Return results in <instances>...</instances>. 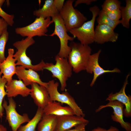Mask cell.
<instances>
[{"label":"cell","mask_w":131,"mask_h":131,"mask_svg":"<svg viewBox=\"0 0 131 131\" xmlns=\"http://www.w3.org/2000/svg\"><path fill=\"white\" fill-rule=\"evenodd\" d=\"M71 51L67 59L76 73L86 70L92 50L89 45L72 41L69 46Z\"/></svg>","instance_id":"1"},{"label":"cell","mask_w":131,"mask_h":131,"mask_svg":"<svg viewBox=\"0 0 131 131\" xmlns=\"http://www.w3.org/2000/svg\"><path fill=\"white\" fill-rule=\"evenodd\" d=\"M35 42V41L32 37H28L13 43V46L17 49L13 55V57L17 61L16 65L21 66L25 69H31L36 71L44 70L46 63L42 60L39 64L33 65L30 59L26 55L27 49Z\"/></svg>","instance_id":"2"},{"label":"cell","mask_w":131,"mask_h":131,"mask_svg":"<svg viewBox=\"0 0 131 131\" xmlns=\"http://www.w3.org/2000/svg\"><path fill=\"white\" fill-rule=\"evenodd\" d=\"M89 10L92 14L91 19L84 22L80 27L68 31L74 38H77L80 43L86 45H89L94 42V24L96 17L100 10L96 5L90 7Z\"/></svg>","instance_id":"3"},{"label":"cell","mask_w":131,"mask_h":131,"mask_svg":"<svg viewBox=\"0 0 131 131\" xmlns=\"http://www.w3.org/2000/svg\"><path fill=\"white\" fill-rule=\"evenodd\" d=\"M55 60V64L52 63H46L44 70L50 71L53 77L58 80L61 84V90L63 91L66 87L67 81L72 75V68L67 59L60 57L57 55Z\"/></svg>","instance_id":"4"},{"label":"cell","mask_w":131,"mask_h":131,"mask_svg":"<svg viewBox=\"0 0 131 131\" xmlns=\"http://www.w3.org/2000/svg\"><path fill=\"white\" fill-rule=\"evenodd\" d=\"M74 1L73 0L66 1L59 13L67 31L80 27L87 19L79 11L74 8L73 5Z\"/></svg>","instance_id":"5"},{"label":"cell","mask_w":131,"mask_h":131,"mask_svg":"<svg viewBox=\"0 0 131 131\" xmlns=\"http://www.w3.org/2000/svg\"><path fill=\"white\" fill-rule=\"evenodd\" d=\"M59 85L58 83L55 82L53 80L47 82L46 88L51 100L67 105L73 110L75 115L84 117L85 114L82 110L77 104L74 98L68 92L66 91L60 93L59 92L58 90Z\"/></svg>","instance_id":"6"},{"label":"cell","mask_w":131,"mask_h":131,"mask_svg":"<svg viewBox=\"0 0 131 131\" xmlns=\"http://www.w3.org/2000/svg\"><path fill=\"white\" fill-rule=\"evenodd\" d=\"M52 21L55 24L54 30L51 36L57 35L59 38L60 43V48L57 54L59 57L67 59L71 51L70 47L68 45L69 41H73L74 38L70 36L67 33V31L62 18L59 13L52 17Z\"/></svg>","instance_id":"7"},{"label":"cell","mask_w":131,"mask_h":131,"mask_svg":"<svg viewBox=\"0 0 131 131\" xmlns=\"http://www.w3.org/2000/svg\"><path fill=\"white\" fill-rule=\"evenodd\" d=\"M53 23L50 17L44 18L40 17L27 26L16 28L15 32L22 37L33 38L36 36H47L46 33L48 31V28Z\"/></svg>","instance_id":"8"},{"label":"cell","mask_w":131,"mask_h":131,"mask_svg":"<svg viewBox=\"0 0 131 131\" xmlns=\"http://www.w3.org/2000/svg\"><path fill=\"white\" fill-rule=\"evenodd\" d=\"M8 104L4 99L2 106L6 113V119L12 131H17L24 123H28L30 119L28 115L25 113L19 114L16 110V103L12 98H8Z\"/></svg>","instance_id":"9"},{"label":"cell","mask_w":131,"mask_h":131,"mask_svg":"<svg viewBox=\"0 0 131 131\" xmlns=\"http://www.w3.org/2000/svg\"><path fill=\"white\" fill-rule=\"evenodd\" d=\"M101 50L92 55H90L85 70L88 73H93V79L90 86H93L97 78L100 75L108 73H120V71L118 68H115L113 70H105L102 68L99 65L98 60L99 55Z\"/></svg>","instance_id":"10"},{"label":"cell","mask_w":131,"mask_h":131,"mask_svg":"<svg viewBox=\"0 0 131 131\" xmlns=\"http://www.w3.org/2000/svg\"><path fill=\"white\" fill-rule=\"evenodd\" d=\"M31 85L30 95L38 107L43 109L51 101L47 88L35 82Z\"/></svg>","instance_id":"11"},{"label":"cell","mask_w":131,"mask_h":131,"mask_svg":"<svg viewBox=\"0 0 131 131\" xmlns=\"http://www.w3.org/2000/svg\"><path fill=\"white\" fill-rule=\"evenodd\" d=\"M84 117L75 115L57 116V124L55 131H66L80 124L88 123Z\"/></svg>","instance_id":"12"},{"label":"cell","mask_w":131,"mask_h":131,"mask_svg":"<svg viewBox=\"0 0 131 131\" xmlns=\"http://www.w3.org/2000/svg\"><path fill=\"white\" fill-rule=\"evenodd\" d=\"M107 107H111L113 109V115L111 116L113 120L119 123L121 126L126 131H131V124L129 122H125L123 119L124 105L117 101H109L105 105L100 106L96 110V112H98L103 108Z\"/></svg>","instance_id":"13"},{"label":"cell","mask_w":131,"mask_h":131,"mask_svg":"<svg viewBox=\"0 0 131 131\" xmlns=\"http://www.w3.org/2000/svg\"><path fill=\"white\" fill-rule=\"evenodd\" d=\"M114 30L107 25H98L95 30L94 42L99 44L116 42L118 38L119 34Z\"/></svg>","instance_id":"14"},{"label":"cell","mask_w":131,"mask_h":131,"mask_svg":"<svg viewBox=\"0 0 131 131\" xmlns=\"http://www.w3.org/2000/svg\"><path fill=\"white\" fill-rule=\"evenodd\" d=\"M16 74L19 80H22L26 86L35 82L46 88L47 86V82H43L39 75L33 70H27L22 66H16Z\"/></svg>","instance_id":"15"},{"label":"cell","mask_w":131,"mask_h":131,"mask_svg":"<svg viewBox=\"0 0 131 131\" xmlns=\"http://www.w3.org/2000/svg\"><path fill=\"white\" fill-rule=\"evenodd\" d=\"M8 55L2 62L0 63V71L3 74L2 76L5 79L7 84L13 79L12 77L16 74V60L13 57L14 50L13 49H8Z\"/></svg>","instance_id":"16"},{"label":"cell","mask_w":131,"mask_h":131,"mask_svg":"<svg viewBox=\"0 0 131 131\" xmlns=\"http://www.w3.org/2000/svg\"><path fill=\"white\" fill-rule=\"evenodd\" d=\"M130 74L127 75L123 85L120 91L115 94L110 93L108 95L106 100L109 101H117L122 103L125 106L123 110V114L125 116L129 117L131 115V97L127 96L125 90L126 86L128 84V79Z\"/></svg>","instance_id":"17"},{"label":"cell","mask_w":131,"mask_h":131,"mask_svg":"<svg viewBox=\"0 0 131 131\" xmlns=\"http://www.w3.org/2000/svg\"><path fill=\"white\" fill-rule=\"evenodd\" d=\"M8 98L15 97L20 95L24 97L30 94L31 89L27 87L21 80H12L5 86Z\"/></svg>","instance_id":"18"},{"label":"cell","mask_w":131,"mask_h":131,"mask_svg":"<svg viewBox=\"0 0 131 131\" xmlns=\"http://www.w3.org/2000/svg\"><path fill=\"white\" fill-rule=\"evenodd\" d=\"M44 113L57 116L75 115L72 109L69 106H63L61 103L51 101L43 109Z\"/></svg>","instance_id":"19"},{"label":"cell","mask_w":131,"mask_h":131,"mask_svg":"<svg viewBox=\"0 0 131 131\" xmlns=\"http://www.w3.org/2000/svg\"><path fill=\"white\" fill-rule=\"evenodd\" d=\"M55 0H46L42 7L34 11V15L38 17H41L44 18L52 17L59 13Z\"/></svg>","instance_id":"20"},{"label":"cell","mask_w":131,"mask_h":131,"mask_svg":"<svg viewBox=\"0 0 131 131\" xmlns=\"http://www.w3.org/2000/svg\"><path fill=\"white\" fill-rule=\"evenodd\" d=\"M57 124V116L44 113L38 124L37 131H55Z\"/></svg>","instance_id":"21"},{"label":"cell","mask_w":131,"mask_h":131,"mask_svg":"<svg viewBox=\"0 0 131 131\" xmlns=\"http://www.w3.org/2000/svg\"><path fill=\"white\" fill-rule=\"evenodd\" d=\"M43 114V109L38 107L33 118L26 124L21 125L17 131H37L36 128Z\"/></svg>","instance_id":"22"},{"label":"cell","mask_w":131,"mask_h":131,"mask_svg":"<svg viewBox=\"0 0 131 131\" xmlns=\"http://www.w3.org/2000/svg\"><path fill=\"white\" fill-rule=\"evenodd\" d=\"M125 2V6H121L120 8L122 18L120 20L121 24L123 27L129 28L131 18V0H126Z\"/></svg>","instance_id":"23"},{"label":"cell","mask_w":131,"mask_h":131,"mask_svg":"<svg viewBox=\"0 0 131 131\" xmlns=\"http://www.w3.org/2000/svg\"><path fill=\"white\" fill-rule=\"evenodd\" d=\"M98 15L96 19L98 25H107L114 30L118 25L121 24L120 20L114 21L112 20L107 15L105 12L102 10L99 11Z\"/></svg>","instance_id":"24"},{"label":"cell","mask_w":131,"mask_h":131,"mask_svg":"<svg viewBox=\"0 0 131 131\" xmlns=\"http://www.w3.org/2000/svg\"><path fill=\"white\" fill-rule=\"evenodd\" d=\"M2 73L0 71V119H2L4 115V109L2 104L4 98L7 95L5 90L7 84L6 80L1 76Z\"/></svg>","instance_id":"25"},{"label":"cell","mask_w":131,"mask_h":131,"mask_svg":"<svg viewBox=\"0 0 131 131\" xmlns=\"http://www.w3.org/2000/svg\"><path fill=\"white\" fill-rule=\"evenodd\" d=\"M121 4V1L118 0H106L101 5L102 10L106 12L119 9Z\"/></svg>","instance_id":"26"},{"label":"cell","mask_w":131,"mask_h":131,"mask_svg":"<svg viewBox=\"0 0 131 131\" xmlns=\"http://www.w3.org/2000/svg\"><path fill=\"white\" fill-rule=\"evenodd\" d=\"M8 36V33L6 30L0 37V63L3 62L6 58L5 56V50Z\"/></svg>","instance_id":"27"},{"label":"cell","mask_w":131,"mask_h":131,"mask_svg":"<svg viewBox=\"0 0 131 131\" xmlns=\"http://www.w3.org/2000/svg\"><path fill=\"white\" fill-rule=\"evenodd\" d=\"M0 16L7 23L8 25L12 26L14 23V15H9L4 11L0 7Z\"/></svg>","instance_id":"28"},{"label":"cell","mask_w":131,"mask_h":131,"mask_svg":"<svg viewBox=\"0 0 131 131\" xmlns=\"http://www.w3.org/2000/svg\"><path fill=\"white\" fill-rule=\"evenodd\" d=\"M105 12L107 15L113 20L118 21L121 18L120 9L111 11Z\"/></svg>","instance_id":"29"},{"label":"cell","mask_w":131,"mask_h":131,"mask_svg":"<svg viewBox=\"0 0 131 131\" xmlns=\"http://www.w3.org/2000/svg\"><path fill=\"white\" fill-rule=\"evenodd\" d=\"M8 25L2 18H0V37L5 31L7 30Z\"/></svg>","instance_id":"30"},{"label":"cell","mask_w":131,"mask_h":131,"mask_svg":"<svg viewBox=\"0 0 131 131\" xmlns=\"http://www.w3.org/2000/svg\"><path fill=\"white\" fill-rule=\"evenodd\" d=\"M88 124L87 123L81 124L66 131H88L85 129L86 126Z\"/></svg>","instance_id":"31"},{"label":"cell","mask_w":131,"mask_h":131,"mask_svg":"<svg viewBox=\"0 0 131 131\" xmlns=\"http://www.w3.org/2000/svg\"><path fill=\"white\" fill-rule=\"evenodd\" d=\"M97 1V0H77L75 2L74 7H76L78 5L82 3L85 4L87 5H90L91 3Z\"/></svg>","instance_id":"32"},{"label":"cell","mask_w":131,"mask_h":131,"mask_svg":"<svg viewBox=\"0 0 131 131\" xmlns=\"http://www.w3.org/2000/svg\"><path fill=\"white\" fill-rule=\"evenodd\" d=\"M119 130L117 128L113 126H111L107 130L103 129V128L100 127H98L95 128L91 131H119Z\"/></svg>","instance_id":"33"},{"label":"cell","mask_w":131,"mask_h":131,"mask_svg":"<svg viewBox=\"0 0 131 131\" xmlns=\"http://www.w3.org/2000/svg\"><path fill=\"white\" fill-rule=\"evenodd\" d=\"M0 131H8L7 128L3 125L0 124Z\"/></svg>","instance_id":"34"},{"label":"cell","mask_w":131,"mask_h":131,"mask_svg":"<svg viewBox=\"0 0 131 131\" xmlns=\"http://www.w3.org/2000/svg\"><path fill=\"white\" fill-rule=\"evenodd\" d=\"M5 0H0V7L1 8L2 5L5 1Z\"/></svg>","instance_id":"35"}]
</instances>
